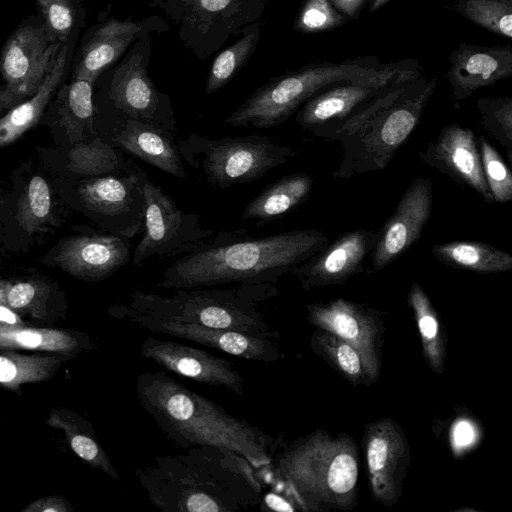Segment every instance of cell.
<instances>
[{"instance_id":"obj_1","label":"cell","mask_w":512,"mask_h":512,"mask_svg":"<svg viewBox=\"0 0 512 512\" xmlns=\"http://www.w3.org/2000/svg\"><path fill=\"white\" fill-rule=\"evenodd\" d=\"M329 241L316 229H295L263 237L220 232L169 266L156 287L174 290L233 283L275 284Z\"/></svg>"},{"instance_id":"obj_2","label":"cell","mask_w":512,"mask_h":512,"mask_svg":"<svg viewBox=\"0 0 512 512\" xmlns=\"http://www.w3.org/2000/svg\"><path fill=\"white\" fill-rule=\"evenodd\" d=\"M158 456L135 475L149 501L165 512H236L261 501L262 485L247 459L232 451L195 446Z\"/></svg>"},{"instance_id":"obj_3","label":"cell","mask_w":512,"mask_h":512,"mask_svg":"<svg viewBox=\"0 0 512 512\" xmlns=\"http://www.w3.org/2000/svg\"><path fill=\"white\" fill-rule=\"evenodd\" d=\"M135 388L143 409L166 437L182 449L216 447L241 455L256 469L271 464V436L165 372L139 374Z\"/></svg>"},{"instance_id":"obj_4","label":"cell","mask_w":512,"mask_h":512,"mask_svg":"<svg viewBox=\"0 0 512 512\" xmlns=\"http://www.w3.org/2000/svg\"><path fill=\"white\" fill-rule=\"evenodd\" d=\"M436 83V77L423 76L397 81L351 116L310 129L314 136L342 145L333 177L349 179L386 168L418 126Z\"/></svg>"},{"instance_id":"obj_5","label":"cell","mask_w":512,"mask_h":512,"mask_svg":"<svg viewBox=\"0 0 512 512\" xmlns=\"http://www.w3.org/2000/svg\"><path fill=\"white\" fill-rule=\"evenodd\" d=\"M277 293L274 284H240L229 289H174L169 295L135 290L121 309L157 319L234 330L272 339L260 304Z\"/></svg>"},{"instance_id":"obj_6","label":"cell","mask_w":512,"mask_h":512,"mask_svg":"<svg viewBox=\"0 0 512 512\" xmlns=\"http://www.w3.org/2000/svg\"><path fill=\"white\" fill-rule=\"evenodd\" d=\"M420 63L412 58L383 63L377 56H358L341 62L316 61L270 79L252 94L260 119L275 127L291 117L311 97L333 85L418 78Z\"/></svg>"},{"instance_id":"obj_7","label":"cell","mask_w":512,"mask_h":512,"mask_svg":"<svg viewBox=\"0 0 512 512\" xmlns=\"http://www.w3.org/2000/svg\"><path fill=\"white\" fill-rule=\"evenodd\" d=\"M177 145L183 162L220 189L254 182L297 153L262 135L211 139L192 133L177 140Z\"/></svg>"},{"instance_id":"obj_8","label":"cell","mask_w":512,"mask_h":512,"mask_svg":"<svg viewBox=\"0 0 512 512\" xmlns=\"http://www.w3.org/2000/svg\"><path fill=\"white\" fill-rule=\"evenodd\" d=\"M275 472L305 497L336 505L351 502L358 478L355 446L316 434L279 455Z\"/></svg>"},{"instance_id":"obj_9","label":"cell","mask_w":512,"mask_h":512,"mask_svg":"<svg viewBox=\"0 0 512 512\" xmlns=\"http://www.w3.org/2000/svg\"><path fill=\"white\" fill-rule=\"evenodd\" d=\"M268 0H151L176 27L185 48L199 60L209 58L233 35L262 16Z\"/></svg>"},{"instance_id":"obj_10","label":"cell","mask_w":512,"mask_h":512,"mask_svg":"<svg viewBox=\"0 0 512 512\" xmlns=\"http://www.w3.org/2000/svg\"><path fill=\"white\" fill-rule=\"evenodd\" d=\"M143 236L131 257L133 266L151 258L186 254L214 235L196 213L180 209L160 186L148 180L144 186Z\"/></svg>"},{"instance_id":"obj_11","label":"cell","mask_w":512,"mask_h":512,"mask_svg":"<svg viewBox=\"0 0 512 512\" xmlns=\"http://www.w3.org/2000/svg\"><path fill=\"white\" fill-rule=\"evenodd\" d=\"M63 44L54 42L42 20H25L0 53V113L32 97L53 66Z\"/></svg>"},{"instance_id":"obj_12","label":"cell","mask_w":512,"mask_h":512,"mask_svg":"<svg viewBox=\"0 0 512 512\" xmlns=\"http://www.w3.org/2000/svg\"><path fill=\"white\" fill-rule=\"evenodd\" d=\"M148 180L130 158L121 171L84 181L78 195L83 207L100 217L110 233L130 239L143 227L144 186Z\"/></svg>"},{"instance_id":"obj_13","label":"cell","mask_w":512,"mask_h":512,"mask_svg":"<svg viewBox=\"0 0 512 512\" xmlns=\"http://www.w3.org/2000/svg\"><path fill=\"white\" fill-rule=\"evenodd\" d=\"M150 53V35L134 43L112 74L109 99L129 118L176 132L172 100L157 89L147 72Z\"/></svg>"},{"instance_id":"obj_14","label":"cell","mask_w":512,"mask_h":512,"mask_svg":"<svg viewBox=\"0 0 512 512\" xmlns=\"http://www.w3.org/2000/svg\"><path fill=\"white\" fill-rule=\"evenodd\" d=\"M108 313L115 318L126 319L150 332L188 340L239 358L272 362L279 357L276 344L268 338L194 323L152 318L121 309L117 305L109 308Z\"/></svg>"},{"instance_id":"obj_15","label":"cell","mask_w":512,"mask_h":512,"mask_svg":"<svg viewBox=\"0 0 512 512\" xmlns=\"http://www.w3.org/2000/svg\"><path fill=\"white\" fill-rule=\"evenodd\" d=\"M432 180L417 177L407 187L394 213L379 229L371 265L379 271L404 254L420 238L432 214Z\"/></svg>"},{"instance_id":"obj_16","label":"cell","mask_w":512,"mask_h":512,"mask_svg":"<svg viewBox=\"0 0 512 512\" xmlns=\"http://www.w3.org/2000/svg\"><path fill=\"white\" fill-rule=\"evenodd\" d=\"M140 355L165 370L195 382L224 387L244 396V381L234 364L205 350L153 336L144 339Z\"/></svg>"},{"instance_id":"obj_17","label":"cell","mask_w":512,"mask_h":512,"mask_svg":"<svg viewBox=\"0 0 512 512\" xmlns=\"http://www.w3.org/2000/svg\"><path fill=\"white\" fill-rule=\"evenodd\" d=\"M379 230L355 229L341 234L318 253L294 266L290 274L303 288L339 284L349 277L370 272L365 261L376 244Z\"/></svg>"},{"instance_id":"obj_18","label":"cell","mask_w":512,"mask_h":512,"mask_svg":"<svg viewBox=\"0 0 512 512\" xmlns=\"http://www.w3.org/2000/svg\"><path fill=\"white\" fill-rule=\"evenodd\" d=\"M167 21L152 15L141 20L109 18L95 27L83 44L79 59L74 68V78L92 81L110 66L115 64L130 46L152 32H165Z\"/></svg>"},{"instance_id":"obj_19","label":"cell","mask_w":512,"mask_h":512,"mask_svg":"<svg viewBox=\"0 0 512 512\" xmlns=\"http://www.w3.org/2000/svg\"><path fill=\"white\" fill-rule=\"evenodd\" d=\"M420 159L452 180L494 203L487 186L474 131L457 123L445 126L437 137L418 153Z\"/></svg>"},{"instance_id":"obj_20","label":"cell","mask_w":512,"mask_h":512,"mask_svg":"<svg viewBox=\"0 0 512 512\" xmlns=\"http://www.w3.org/2000/svg\"><path fill=\"white\" fill-rule=\"evenodd\" d=\"M445 78L452 98L462 101L478 89L492 86L512 76V46H482L460 43L448 56Z\"/></svg>"},{"instance_id":"obj_21","label":"cell","mask_w":512,"mask_h":512,"mask_svg":"<svg viewBox=\"0 0 512 512\" xmlns=\"http://www.w3.org/2000/svg\"><path fill=\"white\" fill-rule=\"evenodd\" d=\"M131 246L129 238L110 232L78 236L60 244L54 261L77 278L99 281L127 264Z\"/></svg>"},{"instance_id":"obj_22","label":"cell","mask_w":512,"mask_h":512,"mask_svg":"<svg viewBox=\"0 0 512 512\" xmlns=\"http://www.w3.org/2000/svg\"><path fill=\"white\" fill-rule=\"evenodd\" d=\"M310 323L354 346L359 352L365 373L375 379L378 362L374 349V320L356 303L337 299L328 304L308 306Z\"/></svg>"},{"instance_id":"obj_23","label":"cell","mask_w":512,"mask_h":512,"mask_svg":"<svg viewBox=\"0 0 512 512\" xmlns=\"http://www.w3.org/2000/svg\"><path fill=\"white\" fill-rule=\"evenodd\" d=\"M121 116L122 119L110 137L112 145L163 172L177 178H186L175 132L123 114Z\"/></svg>"},{"instance_id":"obj_24","label":"cell","mask_w":512,"mask_h":512,"mask_svg":"<svg viewBox=\"0 0 512 512\" xmlns=\"http://www.w3.org/2000/svg\"><path fill=\"white\" fill-rule=\"evenodd\" d=\"M406 446L394 423L382 420L369 429L366 438V459L373 495L383 503L398 498L400 467Z\"/></svg>"},{"instance_id":"obj_25","label":"cell","mask_w":512,"mask_h":512,"mask_svg":"<svg viewBox=\"0 0 512 512\" xmlns=\"http://www.w3.org/2000/svg\"><path fill=\"white\" fill-rule=\"evenodd\" d=\"M395 82H348L333 85L308 99L297 110L295 122L301 128L310 130L341 121Z\"/></svg>"},{"instance_id":"obj_26","label":"cell","mask_w":512,"mask_h":512,"mask_svg":"<svg viewBox=\"0 0 512 512\" xmlns=\"http://www.w3.org/2000/svg\"><path fill=\"white\" fill-rule=\"evenodd\" d=\"M93 342L89 334L50 327H34L22 322L0 321V350L21 349L42 353H60L73 358L90 350Z\"/></svg>"},{"instance_id":"obj_27","label":"cell","mask_w":512,"mask_h":512,"mask_svg":"<svg viewBox=\"0 0 512 512\" xmlns=\"http://www.w3.org/2000/svg\"><path fill=\"white\" fill-rule=\"evenodd\" d=\"M313 180L307 173H295L266 186L243 210L241 218L258 224L275 220L295 209L310 196Z\"/></svg>"},{"instance_id":"obj_28","label":"cell","mask_w":512,"mask_h":512,"mask_svg":"<svg viewBox=\"0 0 512 512\" xmlns=\"http://www.w3.org/2000/svg\"><path fill=\"white\" fill-rule=\"evenodd\" d=\"M67 46L62 45L53 66L38 91L0 118V146L15 142L41 117L57 90L67 65Z\"/></svg>"},{"instance_id":"obj_29","label":"cell","mask_w":512,"mask_h":512,"mask_svg":"<svg viewBox=\"0 0 512 512\" xmlns=\"http://www.w3.org/2000/svg\"><path fill=\"white\" fill-rule=\"evenodd\" d=\"M61 430L72 451L86 464L118 480L119 474L100 445L92 424L78 413L63 407L51 408L45 420Z\"/></svg>"},{"instance_id":"obj_30","label":"cell","mask_w":512,"mask_h":512,"mask_svg":"<svg viewBox=\"0 0 512 512\" xmlns=\"http://www.w3.org/2000/svg\"><path fill=\"white\" fill-rule=\"evenodd\" d=\"M432 254L442 263L482 274L512 270V255L481 241H451L435 244Z\"/></svg>"},{"instance_id":"obj_31","label":"cell","mask_w":512,"mask_h":512,"mask_svg":"<svg viewBox=\"0 0 512 512\" xmlns=\"http://www.w3.org/2000/svg\"><path fill=\"white\" fill-rule=\"evenodd\" d=\"M73 359L60 353L20 354L8 349L0 350V386L18 391L28 383L51 380L61 365Z\"/></svg>"},{"instance_id":"obj_32","label":"cell","mask_w":512,"mask_h":512,"mask_svg":"<svg viewBox=\"0 0 512 512\" xmlns=\"http://www.w3.org/2000/svg\"><path fill=\"white\" fill-rule=\"evenodd\" d=\"M93 84L88 79L73 78V81L63 86L58 93L60 123L72 143L83 140L85 130L93 128Z\"/></svg>"},{"instance_id":"obj_33","label":"cell","mask_w":512,"mask_h":512,"mask_svg":"<svg viewBox=\"0 0 512 512\" xmlns=\"http://www.w3.org/2000/svg\"><path fill=\"white\" fill-rule=\"evenodd\" d=\"M262 24H250L240 39L217 54L205 84L206 94H212L222 88L246 65L260 41Z\"/></svg>"},{"instance_id":"obj_34","label":"cell","mask_w":512,"mask_h":512,"mask_svg":"<svg viewBox=\"0 0 512 512\" xmlns=\"http://www.w3.org/2000/svg\"><path fill=\"white\" fill-rule=\"evenodd\" d=\"M126 158L121 150L100 137L90 143H76L68 153L67 168L71 172L95 177L114 174L126 167Z\"/></svg>"},{"instance_id":"obj_35","label":"cell","mask_w":512,"mask_h":512,"mask_svg":"<svg viewBox=\"0 0 512 512\" xmlns=\"http://www.w3.org/2000/svg\"><path fill=\"white\" fill-rule=\"evenodd\" d=\"M409 303L418 324L424 355L431 368L440 373L444 360V343L439 320L430 299L418 283H412L410 287Z\"/></svg>"},{"instance_id":"obj_36","label":"cell","mask_w":512,"mask_h":512,"mask_svg":"<svg viewBox=\"0 0 512 512\" xmlns=\"http://www.w3.org/2000/svg\"><path fill=\"white\" fill-rule=\"evenodd\" d=\"M453 9L489 32L512 38V0H457Z\"/></svg>"},{"instance_id":"obj_37","label":"cell","mask_w":512,"mask_h":512,"mask_svg":"<svg viewBox=\"0 0 512 512\" xmlns=\"http://www.w3.org/2000/svg\"><path fill=\"white\" fill-rule=\"evenodd\" d=\"M50 295V285L40 280L9 282L3 306L18 315L48 322Z\"/></svg>"},{"instance_id":"obj_38","label":"cell","mask_w":512,"mask_h":512,"mask_svg":"<svg viewBox=\"0 0 512 512\" xmlns=\"http://www.w3.org/2000/svg\"><path fill=\"white\" fill-rule=\"evenodd\" d=\"M476 107L480 125L505 149L508 162L512 163V97L479 98Z\"/></svg>"},{"instance_id":"obj_39","label":"cell","mask_w":512,"mask_h":512,"mask_svg":"<svg viewBox=\"0 0 512 512\" xmlns=\"http://www.w3.org/2000/svg\"><path fill=\"white\" fill-rule=\"evenodd\" d=\"M17 219L21 228L32 233L51 220V194L47 182L41 176L30 179L18 205Z\"/></svg>"},{"instance_id":"obj_40","label":"cell","mask_w":512,"mask_h":512,"mask_svg":"<svg viewBox=\"0 0 512 512\" xmlns=\"http://www.w3.org/2000/svg\"><path fill=\"white\" fill-rule=\"evenodd\" d=\"M484 177L493 202L512 200V173L500 153L483 137L478 139Z\"/></svg>"},{"instance_id":"obj_41","label":"cell","mask_w":512,"mask_h":512,"mask_svg":"<svg viewBox=\"0 0 512 512\" xmlns=\"http://www.w3.org/2000/svg\"><path fill=\"white\" fill-rule=\"evenodd\" d=\"M330 0H304L293 24L303 34H317L339 28L347 22Z\"/></svg>"},{"instance_id":"obj_42","label":"cell","mask_w":512,"mask_h":512,"mask_svg":"<svg viewBox=\"0 0 512 512\" xmlns=\"http://www.w3.org/2000/svg\"><path fill=\"white\" fill-rule=\"evenodd\" d=\"M35 2L51 39L64 44L76 23V10L72 1L35 0Z\"/></svg>"},{"instance_id":"obj_43","label":"cell","mask_w":512,"mask_h":512,"mask_svg":"<svg viewBox=\"0 0 512 512\" xmlns=\"http://www.w3.org/2000/svg\"><path fill=\"white\" fill-rule=\"evenodd\" d=\"M317 341L347 376L356 379L363 375L362 358L354 346L329 332L321 334Z\"/></svg>"},{"instance_id":"obj_44","label":"cell","mask_w":512,"mask_h":512,"mask_svg":"<svg viewBox=\"0 0 512 512\" xmlns=\"http://www.w3.org/2000/svg\"><path fill=\"white\" fill-rule=\"evenodd\" d=\"M73 505L61 495L40 497L29 503L22 512H71Z\"/></svg>"},{"instance_id":"obj_45","label":"cell","mask_w":512,"mask_h":512,"mask_svg":"<svg viewBox=\"0 0 512 512\" xmlns=\"http://www.w3.org/2000/svg\"><path fill=\"white\" fill-rule=\"evenodd\" d=\"M367 0H330L347 19H356Z\"/></svg>"},{"instance_id":"obj_46","label":"cell","mask_w":512,"mask_h":512,"mask_svg":"<svg viewBox=\"0 0 512 512\" xmlns=\"http://www.w3.org/2000/svg\"><path fill=\"white\" fill-rule=\"evenodd\" d=\"M473 428L469 423L461 422L455 426L453 441L458 447L467 446L473 440Z\"/></svg>"},{"instance_id":"obj_47","label":"cell","mask_w":512,"mask_h":512,"mask_svg":"<svg viewBox=\"0 0 512 512\" xmlns=\"http://www.w3.org/2000/svg\"><path fill=\"white\" fill-rule=\"evenodd\" d=\"M266 501L274 510L294 511V508L287 501L277 495H269V497L266 498Z\"/></svg>"},{"instance_id":"obj_48","label":"cell","mask_w":512,"mask_h":512,"mask_svg":"<svg viewBox=\"0 0 512 512\" xmlns=\"http://www.w3.org/2000/svg\"><path fill=\"white\" fill-rule=\"evenodd\" d=\"M391 0H372L370 6H369V12L373 13L381 9L383 6H385L388 2Z\"/></svg>"},{"instance_id":"obj_49","label":"cell","mask_w":512,"mask_h":512,"mask_svg":"<svg viewBox=\"0 0 512 512\" xmlns=\"http://www.w3.org/2000/svg\"><path fill=\"white\" fill-rule=\"evenodd\" d=\"M9 282L0 280V306L4 305L5 294L8 288Z\"/></svg>"},{"instance_id":"obj_50","label":"cell","mask_w":512,"mask_h":512,"mask_svg":"<svg viewBox=\"0 0 512 512\" xmlns=\"http://www.w3.org/2000/svg\"><path fill=\"white\" fill-rule=\"evenodd\" d=\"M0 423H1V419H0Z\"/></svg>"}]
</instances>
